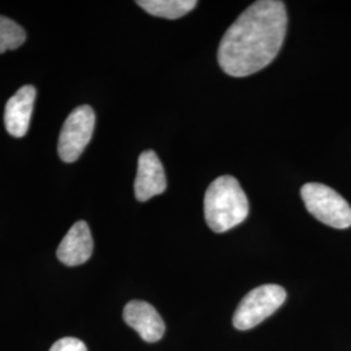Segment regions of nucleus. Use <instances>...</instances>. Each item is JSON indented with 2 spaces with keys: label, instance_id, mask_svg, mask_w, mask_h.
Instances as JSON below:
<instances>
[{
  "label": "nucleus",
  "instance_id": "f257e3e1",
  "mask_svg": "<svg viewBox=\"0 0 351 351\" xmlns=\"http://www.w3.org/2000/svg\"><path fill=\"white\" fill-rule=\"evenodd\" d=\"M288 26L284 1L259 0L229 26L220 42L217 62L226 75L246 77L272 63Z\"/></svg>",
  "mask_w": 351,
  "mask_h": 351
},
{
  "label": "nucleus",
  "instance_id": "f03ea898",
  "mask_svg": "<svg viewBox=\"0 0 351 351\" xmlns=\"http://www.w3.org/2000/svg\"><path fill=\"white\" fill-rule=\"evenodd\" d=\"M250 206L245 191L233 176H220L204 195V217L215 233L239 226L249 216Z\"/></svg>",
  "mask_w": 351,
  "mask_h": 351
},
{
  "label": "nucleus",
  "instance_id": "7ed1b4c3",
  "mask_svg": "<svg viewBox=\"0 0 351 351\" xmlns=\"http://www.w3.org/2000/svg\"><path fill=\"white\" fill-rule=\"evenodd\" d=\"M307 211L320 223L336 229L351 226V207L336 190L323 184L308 182L301 189Z\"/></svg>",
  "mask_w": 351,
  "mask_h": 351
},
{
  "label": "nucleus",
  "instance_id": "20e7f679",
  "mask_svg": "<svg viewBox=\"0 0 351 351\" xmlns=\"http://www.w3.org/2000/svg\"><path fill=\"white\" fill-rule=\"evenodd\" d=\"M285 301L287 291L280 285L267 284L252 289L239 302L233 315V326L239 330L252 329L275 314Z\"/></svg>",
  "mask_w": 351,
  "mask_h": 351
},
{
  "label": "nucleus",
  "instance_id": "39448f33",
  "mask_svg": "<svg viewBox=\"0 0 351 351\" xmlns=\"http://www.w3.org/2000/svg\"><path fill=\"white\" fill-rule=\"evenodd\" d=\"M95 128V113L90 106H80L66 117L64 123L58 151L60 159L65 163H73L93 137Z\"/></svg>",
  "mask_w": 351,
  "mask_h": 351
},
{
  "label": "nucleus",
  "instance_id": "423d86ee",
  "mask_svg": "<svg viewBox=\"0 0 351 351\" xmlns=\"http://www.w3.org/2000/svg\"><path fill=\"white\" fill-rule=\"evenodd\" d=\"M167 178L163 164L154 151H143L138 158V172L134 182L136 198L146 202L155 195L163 194Z\"/></svg>",
  "mask_w": 351,
  "mask_h": 351
},
{
  "label": "nucleus",
  "instance_id": "0eeeda50",
  "mask_svg": "<svg viewBox=\"0 0 351 351\" xmlns=\"http://www.w3.org/2000/svg\"><path fill=\"white\" fill-rule=\"evenodd\" d=\"M124 320L146 342H158L165 333V324L155 307L145 301H130L124 308Z\"/></svg>",
  "mask_w": 351,
  "mask_h": 351
},
{
  "label": "nucleus",
  "instance_id": "6e6552de",
  "mask_svg": "<svg viewBox=\"0 0 351 351\" xmlns=\"http://www.w3.org/2000/svg\"><path fill=\"white\" fill-rule=\"evenodd\" d=\"M93 250L94 241L88 223L77 221L60 242L56 255L62 263L75 267L86 263L93 255Z\"/></svg>",
  "mask_w": 351,
  "mask_h": 351
},
{
  "label": "nucleus",
  "instance_id": "1a4fd4ad",
  "mask_svg": "<svg viewBox=\"0 0 351 351\" xmlns=\"http://www.w3.org/2000/svg\"><path fill=\"white\" fill-rule=\"evenodd\" d=\"M36 95L34 86L26 85L19 88L5 104L4 124L7 132L14 138H21L27 133Z\"/></svg>",
  "mask_w": 351,
  "mask_h": 351
},
{
  "label": "nucleus",
  "instance_id": "9d476101",
  "mask_svg": "<svg viewBox=\"0 0 351 351\" xmlns=\"http://www.w3.org/2000/svg\"><path fill=\"white\" fill-rule=\"evenodd\" d=\"M141 8L156 17L176 20L193 11L198 1L195 0H138Z\"/></svg>",
  "mask_w": 351,
  "mask_h": 351
},
{
  "label": "nucleus",
  "instance_id": "9b49d317",
  "mask_svg": "<svg viewBox=\"0 0 351 351\" xmlns=\"http://www.w3.org/2000/svg\"><path fill=\"white\" fill-rule=\"evenodd\" d=\"M25 30L7 17L0 16V53L5 51L16 50L24 45Z\"/></svg>",
  "mask_w": 351,
  "mask_h": 351
},
{
  "label": "nucleus",
  "instance_id": "f8f14e48",
  "mask_svg": "<svg viewBox=\"0 0 351 351\" xmlns=\"http://www.w3.org/2000/svg\"><path fill=\"white\" fill-rule=\"evenodd\" d=\"M50 351H88L86 345L81 339L75 337H64L58 339Z\"/></svg>",
  "mask_w": 351,
  "mask_h": 351
}]
</instances>
